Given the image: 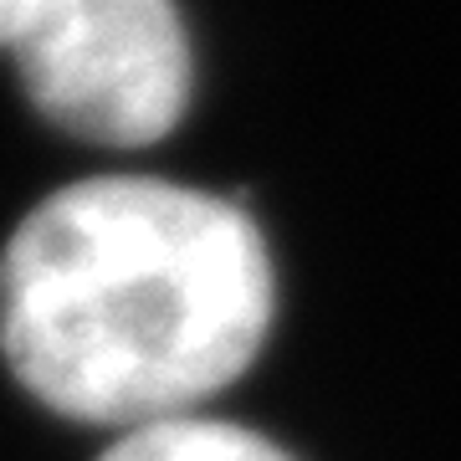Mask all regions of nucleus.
Returning a JSON list of instances; mask_svg holds the SVG:
<instances>
[{
	"mask_svg": "<svg viewBox=\"0 0 461 461\" xmlns=\"http://www.w3.org/2000/svg\"><path fill=\"white\" fill-rule=\"evenodd\" d=\"M277 277L236 200L159 175L47 195L0 257V354L83 426L195 415L262 354Z\"/></svg>",
	"mask_w": 461,
	"mask_h": 461,
	"instance_id": "f257e3e1",
	"label": "nucleus"
},
{
	"mask_svg": "<svg viewBox=\"0 0 461 461\" xmlns=\"http://www.w3.org/2000/svg\"><path fill=\"white\" fill-rule=\"evenodd\" d=\"M11 62L51 129L103 149L159 144L195 98V51L175 0H32Z\"/></svg>",
	"mask_w": 461,
	"mask_h": 461,
	"instance_id": "f03ea898",
	"label": "nucleus"
},
{
	"mask_svg": "<svg viewBox=\"0 0 461 461\" xmlns=\"http://www.w3.org/2000/svg\"><path fill=\"white\" fill-rule=\"evenodd\" d=\"M98 461H293V456L277 441H267V436H257L247 426L180 415V420L123 430Z\"/></svg>",
	"mask_w": 461,
	"mask_h": 461,
	"instance_id": "7ed1b4c3",
	"label": "nucleus"
},
{
	"mask_svg": "<svg viewBox=\"0 0 461 461\" xmlns=\"http://www.w3.org/2000/svg\"><path fill=\"white\" fill-rule=\"evenodd\" d=\"M26 11H32V0H0V51H11V41H16Z\"/></svg>",
	"mask_w": 461,
	"mask_h": 461,
	"instance_id": "20e7f679",
	"label": "nucleus"
}]
</instances>
